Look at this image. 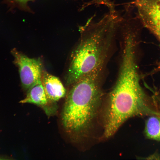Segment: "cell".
I'll use <instances>...</instances> for the list:
<instances>
[{
    "label": "cell",
    "mask_w": 160,
    "mask_h": 160,
    "mask_svg": "<svg viewBox=\"0 0 160 160\" xmlns=\"http://www.w3.org/2000/svg\"><path fill=\"white\" fill-rule=\"evenodd\" d=\"M133 3L144 26L160 43V0H136ZM157 68L160 70V62Z\"/></svg>",
    "instance_id": "cell-5"
},
{
    "label": "cell",
    "mask_w": 160,
    "mask_h": 160,
    "mask_svg": "<svg viewBox=\"0 0 160 160\" xmlns=\"http://www.w3.org/2000/svg\"><path fill=\"white\" fill-rule=\"evenodd\" d=\"M101 69L80 79L69 92L62 119L64 128L71 134L84 135L98 113L102 96L99 82Z\"/></svg>",
    "instance_id": "cell-3"
},
{
    "label": "cell",
    "mask_w": 160,
    "mask_h": 160,
    "mask_svg": "<svg viewBox=\"0 0 160 160\" xmlns=\"http://www.w3.org/2000/svg\"><path fill=\"white\" fill-rule=\"evenodd\" d=\"M20 102L36 105L43 108L47 113H50L48 106L51 102L47 98L41 80L28 90L25 97Z\"/></svg>",
    "instance_id": "cell-7"
},
{
    "label": "cell",
    "mask_w": 160,
    "mask_h": 160,
    "mask_svg": "<svg viewBox=\"0 0 160 160\" xmlns=\"http://www.w3.org/2000/svg\"><path fill=\"white\" fill-rule=\"evenodd\" d=\"M143 159L146 160H160V154L158 152H156L148 156L143 158Z\"/></svg>",
    "instance_id": "cell-9"
},
{
    "label": "cell",
    "mask_w": 160,
    "mask_h": 160,
    "mask_svg": "<svg viewBox=\"0 0 160 160\" xmlns=\"http://www.w3.org/2000/svg\"><path fill=\"white\" fill-rule=\"evenodd\" d=\"M41 81L47 98L51 103L64 97L66 90L60 79L45 71H43Z\"/></svg>",
    "instance_id": "cell-6"
},
{
    "label": "cell",
    "mask_w": 160,
    "mask_h": 160,
    "mask_svg": "<svg viewBox=\"0 0 160 160\" xmlns=\"http://www.w3.org/2000/svg\"><path fill=\"white\" fill-rule=\"evenodd\" d=\"M135 56H122L117 81L111 92L104 116V136L113 135L127 120L134 116H160V105L150 97L140 83Z\"/></svg>",
    "instance_id": "cell-1"
},
{
    "label": "cell",
    "mask_w": 160,
    "mask_h": 160,
    "mask_svg": "<svg viewBox=\"0 0 160 160\" xmlns=\"http://www.w3.org/2000/svg\"><path fill=\"white\" fill-rule=\"evenodd\" d=\"M20 4H25L28 1L32 0H13Z\"/></svg>",
    "instance_id": "cell-10"
},
{
    "label": "cell",
    "mask_w": 160,
    "mask_h": 160,
    "mask_svg": "<svg viewBox=\"0 0 160 160\" xmlns=\"http://www.w3.org/2000/svg\"><path fill=\"white\" fill-rule=\"evenodd\" d=\"M94 17L79 27L81 38L71 55L66 77L68 85L102 68L106 49L118 32L121 15L117 10L109 9L96 21Z\"/></svg>",
    "instance_id": "cell-2"
},
{
    "label": "cell",
    "mask_w": 160,
    "mask_h": 160,
    "mask_svg": "<svg viewBox=\"0 0 160 160\" xmlns=\"http://www.w3.org/2000/svg\"><path fill=\"white\" fill-rule=\"evenodd\" d=\"M144 134L148 139L160 141V116H148L145 122Z\"/></svg>",
    "instance_id": "cell-8"
},
{
    "label": "cell",
    "mask_w": 160,
    "mask_h": 160,
    "mask_svg": "<svg viewBox=\"0 0 160 160\" xmlns=\"http://www.w3.org/2000/svg\"><path fill=\"white\" fill-rule=\"evenodd\" d=\"M11 53L14 58L13 62L18 68L22 86L28 90L41 80V61L39 59L28 57L16 49H12Z\"/></svg>",
    "instance_id": "cell-4"
}]
</instances>
